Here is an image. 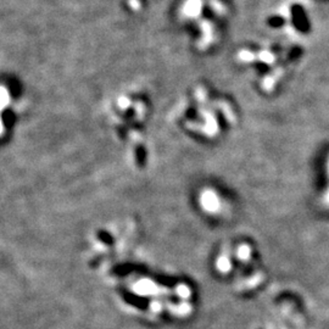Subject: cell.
<instances>
[{"label": "cell", "instance_id": "obj_3", "mask_svg": "<svg viewBox=\"0 0 329 329\" xmlns=\"http://www.w3.org/2000/svg\"><path fill=\"white\" fill-rule=\"evenodd\" d=\"M125 3L126 6L128 8V10L135 12V14L140 12L144 8V0H126Z\"/></svg>", "mask_w": 329, "mask_h": 329}, {"label": "cell", "instance_id": "obj_1", "mask_svg": "<svg viewBox=\"0 0 329 329\" xmlns=\"http://www.w3.org/2000/svg\"><path fill=\"white\" fill-rule=\"evenodd\" d=\"M196 27V45L199 49H208L216 43L218 39L219 34V26L217 18L214 17L211 14L209 16H204L201 20H199L195 24Z\"/></svg>", "mask_w": 329, "mask_h": 329}, {"label": "cell", "instance_id": "obj_2", "mask_svg": "<svg viewBox=\"0 0 329 329\" xmlns=\"http://www.w3.org/2000/svg\"><path fill=\"white\" fill-rule=\"evenodd\" d=\"M206 12V0H182L178 6V17L184 24H196Z\"/></svg>", "mask_w": 329, "mask_h": 329}]
</instances>
